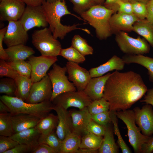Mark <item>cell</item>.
Instances as JSON below:
<instances>
[{"label":"cell","mask_w":153,"mask_h":153,"mask_svg":"<svg viewBox=\"0 0 153 153\" xmlns=\"http://www.w3.org/2000/svg\"><path fill=\"white\" fill-rule=\"evenodd\" d=\"M27 61L31 67V78L33 83L41 80L47 74L50 67L58 61L57 57L31 56Z\"/></svg>","instance_id":"7c38bea8"},{"label":"cell","mask_w":153,"mask_h":153,"mask_svg":"<svg viewBox=\"0 0 153 153\" xmlns=\"http://www.w3.org/2000/svg\"><path fill=\"white\" fill-rule=\"evenodd\" d=\"M10 113V110L8 106L0 100V114Z\"/></svg>","instance_id":"9f6ffc18"},{"label":"cell","mask_w":153,"mask_h":153,"mask_svg":"<svg viewBox=\"0 0 153 153\" xmlns=\"http://www.w3.org/2000/svg\"><path fill=\"white\" fill-rule=\"evenodd\" d=\"M71 46L84 56L92 55L94 52L92 47L79 35H75L74 36L72 40Z\"/></svg>","instance_id":"1f68e13d"},{"label":"cell","mask_w":153,"mask_h":153,"mask_svg":"<svg viewBox=\"0 0 153 153\" xmlns=\"http://www.w3.org/2000/svg\"><path fill=\"white\" fill-rule=\"evenodd\" d=\"M46 1L49 3H54L58 1H63L65 0H45Z\"/></svg>","instance_id":"94428289"},{"label":"cell","mask_w":153,"mask_h":153,"mask_svg":"<svg viewBox=\"0 0 153 153\" xmlns=\"http://www.w3.org/2000/svg\"><path fill=\"white\" fill-rule=\"evenodd\" d=\"M153 152V137H151L148 141L144 144L142 148V153Z\"/></svg>","instance_id":"f5cc1de1"},{"label":"cell","mask_w":153,"mask_h":153,"mask_svg":"<svg viewBox=\"0 0 153 153\" xmlns=\"http://www.w3.org/2000/svg\"><path fill=\"white\" fill-rule=\"evenodd\" d=\"M24 3L26 5L35 6L41 5L43 0H19Z\"/></svg>","instance_id":"11a10c76"},{"label":"cell","mask_w":153,"mask_h":153,"mask_svg":"<svg viewBox=\"0 0 153 153\" xmlns=\"http://www.w3.org/2000/svg\"><path fill=\"white\" fill-rule=\"evenodd\" d=\"M29 39V35L19 20L8 22L3 42L7 47L24 44Z\"/></svg>","instance_id":"4fadbf2b"},{"label":"cell","mask_w":153,"mask_h":153,"mask_svg":"<svg viewBox=\"0 0 153 153\" xmlns=\"http://www.w3.org/2000/svg\"><path fill=\"white\" fill-rule=\"evenodd\" d=\"M146 5L147 14L146 19L153 25V0H150Z\"/></svg>","instance_id":"816d5d0a"},{"label":"cell","mask_w":153,"mask_h":153,"mask_svg":"<svg viewBox=\"0 0 153 153\" xmlns=\"http://www.w3.org/2000/svg\"><path fill=\"white\" fill-rule=\"evenodd\" d=\"M103 139L102 137L97 136L88 132L82 137L79 148L98 151Z\"/></svg>","instance_id":"4dcf8cb0"},{"label":"cell","mask_w":153,"mask_h":153,"mask_svg":"<svg viewBox=\"0 0 153 153\" xmlns=\"http://www.w3.org/2000/svg\"><path fill=\"white\" fill-rule=\"evenodd\" d=\"M139 20L133 14L115 13L112 15L110 20L112 33H116L120 31H133L134 24Z\"/></svg>","instance_id":"e0dca14e"},{"label":"cell","mask_w":153,"mask_h":153,"mask_svg":"<svg viewBox=\"0 0 153 153\" xmlns=\"http://www.w3.org/2000/svg\"><path fill=\"white\" fill-rule=\"evenodd\" d=\"M7 26L0 30V58L7 61L8 56L3 48V38L5 34Z\"/></svg>","instance_id":"7dc6e473"},{"label":"cell","mask_w":153,"mask_h":153,"mask_svg":"<svg viewBox=\"0 0 153 153\" xmlns=\"http://www.w3.org/2000/svg\"><path fill=\"white\" fill-rule=\"evenodd\" d=\"M125 64L136 63L148 70L150 81L153 83V58L143 55H126L122 58Z\"/></svg>","instance_id":"d4e9b609"},{"label":"cell","mask_w":153,"mask_h":153,"mask_svg":"<svg viewBox=\"0 0 153 153\" xmlns=\"http://www.w3.org/2000/svg\"><path fill=\"white\" fill-rule=\"evenodd\" d=\"M0 99L8 107L11 115L25 114L42 119L54 109V105L50 101L32 104L26 102L16 97L5 95L1 96Z\"/></svg>","instance_id":"277c9868"},{"label":"cell","mask_w":153,"mask_h":153,"mask_svg":"<svg viewBox=\"0 0 153 153\" xmlns=\"http://www.w3.org/2000/svg\"><path fill=\"white\" fill-rule=\"evenodd\" d=\"M14 133L10 113H0V135L10 137Z\"/></svg>","instance_id":"d6a6232c"},{"label":"cell","mask_w":153,"mask_h":153,"mask_svg":"<svg viewBox=\"0 0 153 153\" xmlns=\"http://www.w3.org/2000/svg\"><path fill=\"white\" fill-rule=\"evenodd\" d=\"M91 118L95 122L104 126L111 122L109 110L92 115Z\"/></svg>","instance_id":"ee69618b"},{"label":"cell","mask_w":153,"mask_h":153,"mask_svg":"<svg viewBox=\"0 0 153 153\" xmlns=\"http://www.w3.org/2000/svg\"><path fill=\"white\" fill-rule=\"evenodd\" d=\"M121 1H130L129 0H105L103 5L107 8L113 10L114 13L117 12L118 3Z\"/></svg>","instance_id":"f907efd6"},{"label":"cell","mask_w":153,"mask_h":153,"mask_svg":"<svg viewBox=\"0 0 153 153\" xmlns=\"http://www.w3.org/2000/svg\"><path fill=\"white\" fill-rule=\"evenodd\" d=\"M72 122V132L82 137L88 132V126L92 120V115L87 108L69 111Z\"/></svg>","instance_id":"ac0fdd59"},{"label":"cell","mask_w":153,"mask_h":153,"mask_svg":"<svg viewBox=\"0 0 153 153\" xmlns=\"http://www.w3.org/2000/svg\"><path fill=\"white\" fill-rule=\"evenodd\" d=\"M133 31L143 37L153 48V25L146 19L139 20L133 25Z\"/></svg>","instance_id":"4316f807"},{"label":"cell","mask_w":153,"mask_h":153,"mask_svg":"<svg viewBox=\"0 0 153 153\" xmlns=\"http://www.w3.org/2000/svg\"><path fill=\"white\" fill-rule=\"evenodd\" d=\"M66 67H61L56 63L47 75L51 82L52 92L50 99L51 102L58 95L66 92L76 91V89L72 82L66 75Z\"/></svg>","instance_id":"ba28073f"},{"label":"cell","mask_w":153,"mask_h":153,"mask_svg":"<svg viewBox=\"0 0 153 153\" xmlns=\"http://www.w3.org/2000/svg\"><path fill=\"white\" fill-rule=\"evenodd\" d=\"M31 153H57L53 148L44 144H40Z\"/></svg>","instance_id":"681fc988"},{"label":"cell","mask_w":153,"mask_h":153,"mask_svg":"<svg viewBox=\"0 0 153 153\" xmlns=\"http://www.w3.org/2000/svg\"><path fill=\"white\" fill-rule=\"evenodd\" d=\"M19 20L27 31L34 27H46L48 25L41 5L35 6L26 5Z\"/></svg>","instance_id":"30bf717a"},{"label":"cell","mask_w":153,"mask_h":153,"mask_svg":"<svg viewBox=\"0 0 153 153\" xmlns=\"http://www.w3.org/2000/svg\"><path fill=\"white\" fill-rule=\"evenodd\" d=\"M81 139V136L72 132L61 141L60 153H77Z\"/></svg>","instance_id":"83f0119b"},{"label":"cell","mask_w":153,"mask_h":153,"mask_svg":"<svg viewBox=\"0 0 153 153\" xmlns=\"http://www.w3.org/2000/svg\"><path fill=\"white\" fill-rule=\"evenodd\" d=\"M105 126H101L91 120L87 127L88 132L99 136L102 137L104 134Z\"/></svg>","instance_id":"f6af8a7d"},{"label":"cell","mask_w":153,"mask_h":153,"mask_svg":"<svg viewBox=\"0 0 153 153\" xmlns=\"http://www.w3.org/2000/svg\"><path fill=\"white\" fill-rule=\"evenodd\" d=\"M97 152H98V150L86 148H79L77 153H95Z\"/></svg>","instance_id":"6f0895ef"},{"label":"cell","mask_w":153,"mask_h":153,"mask_svg":"<svg viewBox=\"0 0 153 153\" xmlns=\"http://www.w3.org/2000/svg\"><path fill=\"white\" fill-rule=\"evenodd\" d=\"M26 4L19 0H2L0 3V19L2 21L19 20Z\"/></svg>","instance_id":"9a60e30c"},{"label":"cell","mask_w":153,"mask_h":153,"mask_svg":"<svg viewBox=\"0 0 153 153\" xmlns=\"http://www.w3.org/2000/svg\"><path fill=\"white\" fill-rule=\"evenodd\" d=\"M19 143L10 137L0 135V153H4Z\"/></svg>","instance_id":"7bdbcfd3"},{"label":"cell","mask_w":153,"mask_h":153,"mask_svg":"<svg viewBox=\"0 0 153 153\" xmlns=\"http://www.w3.org/2000/svg\"><path fill=\"white\" fill-rule=\"evenodd\" d=\"M148 90L139 74L116 71L107 80L103 97L109 103V110L116 112L129 109Z\"/></svg>","instance_id":"6da1fadb"},{"label":"cell","mask_w":153,"mask_h":153,"mask_svg":"<svg viewBox=\"0 0 153 153\" xmlns=\"http://www.w3.org/2000/svg\"><path fill=\"white\" fill-rule=\"evenodd\" d=\"M58 121L57 115L49 113L41 119L37 127L41 134L47 135L56 131Z\"/></svg>","instance_id":"f1b7e54d"},{"label":"cell","mask_w":153,"mask_h":153,"mask_svg":"<svg viewBox=\"0 0 153 153\" xmlns=\"http://www.w3.org/2000/svg\"><path fill=\"white\" fill-rule=\"evenodd\" d=\"M59 56L66 59L68 61L78 64L83 63L86 60L85 56L72 46L66 48H62Z\"/></svg>","instance_id":"836d02e7"},{"label":"cell","mask_w":153,"mask_h":153,"mask_svg":"<svg viewBox=\"0 0 153 153\" xmlns=\"http://www.w3.org/2000/svg\"><path fill=\"white\" fill-rule=\"evenodd\" d=\"M115 39L120 50L127 55H143L150 52V45L145 39L133 38L125 31L116 33Z\"/></svg>","instance_id":"52a82bcc"},{"label":"cell","mask_w":153,"mask_h":153,"mask_svg":"<svg viewBox=\"0 0 153 153\" xmlns=\"http://www.w3.org/2000/svg\"><path fill=\"white\" fill-rule=\"evenodd\" d=\"M87 109L90 113L94 115L109 110V103L103 97L93 100L88 105Z\"/></svg>","instance_id":"f35d334b"},{"label":"cell","mask_w":153,"mask_h":153,"mask_svg":"<svg viewBox=\"0 0 153 153\" xmlns=\"http://www.w3.org/2000/svg\"><path fill=\"white\" fill-rule=\"evenodd\" d=\"M41 5L49 26V28L55 38L63 39L69 33L78 29L90 34L88 29L78 27L79 24L68 26L63 25L61 23L62 17L67 14L72 15L79 20H84L82 18L71 13L69 10L65 0L49 3L43 0Z\"/></svg>","instance_id":"7a4b0ae2"},{"label":"cell","mask_w":153,"mask_h":153,"mask_svg":"<svg viewBox=\"0 0 153 153\" xmlns=\"http://www.w3.org/2000/svg\"><path fill=\"white\" fill-rule=\"evenodd\" d=\"M65 67L69 80L72 82L76 90L84 91L91 78L89 71L78 63L68 61Z\"/></svg>","instance_id":"5bb4252c"},{"label":"cell","mask_w":153,"mask_h":153,"mask_svg":"<svg viewBox=\"0 0 153 153\" xmlns=\"http://www.w3.org/2000/svg\"><path fill=\"white\" fill-rule=\"evenodd\" d=\"M7 62L19 75L30 78L31 67L27 61L19 60Z\"/></svg>","instance_id":"74e56055"},{"label":"cell","mask_w":153,"mask_h":153,"mask_svg":"<svg viewBox=\"0 0 153 153\" xmlns=\"http://www.w3.org/2000/svg\"><path fill=\"white\" fill-rule=\"evenodd\" d=\"M31 150L27 145L19 144L14 147L8 150L4 153H31Z\"/></svg>","instance_id":"c3c4849f"},{"label":"cell","mask_w":153,"mask_h":153,"mask_svg":"<svg viewBox=\"0 0 153 153\" xmlns=\"http://www.w3.org/2000/svg\"><path fill=\"white\" fill-rule=\"evenodd\" d=\"M133 110L136 123L142 134L148 136L153 135V109L151 105L146 104L141 109L137 107Z\"/></svg>","instance_id":"2e32d148"},{"label":"cell","mask_w":153,"mask_h":153,"mask_svg":"<svg viewBox=\"0 0 153 153\" xmlns=\"http://www.w3.org/2000/svg\"><path fill=\"white\" fill-rule=\"evenodd\" d=\"M117 117L121 120L126 126L129 141L136 153H141L143 145L151 138L143 135L136 125L133 110L127 109L115 112Z\"/></svg>","instance_id":"8992f818"},{"label":"cell","mask_w":153,"mask_h":153,"mask_svg":"<svg viewBox=\"0 0 153 153\" xmlns=\"http://www.w3.org/2000/svg\"><path fill=\"white\" fill-rule=\"evenodd\" d=\"M133 13L139 19H146L147 14L146 4L137 1H131Z\"/></svg>","instance_id":"b9f144b4"},{"label":"cell","mask_w":153,"mask_h":153,"mask_svg":"<svg viewBox=\"0 0 153 153\" xmlns=\"http://www.w3.org/2000/svg\"><path fill=\"white\" fill-rule=\"evenodd\" d=\"M118 6L117 12L127 14H133L132 4L130 1H121L118 3Z\"/></svg>","instance_id":"bcb514c9"},{"label":"cell","mask_w":153,"mask_h":153,"mask_svg":"<svg viewBox=\"0 0 153 153\" xmlns=\"http://www.w3.org/2000/svg\"><path fill=\"white\" fill-rule=\"evenodd\" d=\"M92 101L84 91H71L57 96L52 101L54 105L67 110L70 107L82 110L87 108Z\"/></svg>","instance_id":"9c48e42d"},{"label":"cell","mask_w":153,"mask_h":153,"mask_svg":"<svg viewBox=\"0 0 153 153\" xmlns=\"http://www.w3.org/2000/svg\"><path fill=\"white\" fill-rule=\"evenodd\" d=\"M109 124L105 126L103 138L98 150L99 153L118 152V146L115 142L113 130Z\"/></svg>","instance_id":"484cf974"},{"label":"cell","mask_w":153,"mask_h":153,"mask_svg":"<svg viewBox=\"0 0 153 153\" xmlns=\"http://www.w3.org/2000/svg\"><path fill=\"white\" fill-rule=\"evenodd\" d=\"M17 85L15 80L6 77L0 80V93L11 97H16Z\"/></svg>","instance_id":"d590c367"},{"label":"cell","mask_w":153,"mask_h":153,"mask_svg":"<svg viewBox=\"0 0 153 153\" xmlns=\"http://www.w3.org/2000/svg\"><path fill=\"white\" fill-rule=\"evenodd\" d=\"M73 4V10L81 15L97 5L94 0H69Z\"/></svg>","instance_id":"ab89813d"},{"label":"cell","mask_w":153,"mask_h":153,"mask_svg":"<svg viewBox=\"0 0 153 153\" xmlns=\"http://www.w3.org/2000/svg\"><path fill=\"white\" fill-rule=\"evenodd\" d=\"M54 110L56 112L59 120L56 133L61 141L72 132L71 117L69 111L61 107L54 105Z\"/></svg>","instance_id":"d6986e66"},{"label":"cell","mask_w":153,"mask_h":153,"mask_svg":"<svg viewBox=\"0 0 153 153\" xmlns=\"http://www.w3.org/2000/svg\"><path fill=\"white\" fill-rule=\"evenodd\" d=\"M11 115L14 133L37 126L41 119L36 116L25 114Z\"/></svg>","instance_id":"603a6c76"},{"label":"cell","mask_w":153,"mask_h":153,"mask_svg":"<svg viewBox=\"0 0 153 153\" xmlns=\"http://www.w3.org/2000/svg\"><path fill=\"white\" fill-rule=\"evenodd\" d=\"M125 64L122 58L115 55L103 64L91 68L89 71L91 78L99 77L114 70H122L124 69Z\"/></svg>","instance_id":"7402d4cb"},{"label":"cell","mask_w":153,"mask_h":153,"mask_svg":"<svg viewBox=\"0 0 153 153\" xmlns=\"http://www.w3.org/2000/svg\"><path fill=\"white\" fill-rule=\"evenodd\" d=\"M17 85L16 97L25 101L33 84L31 78L19 75L15 80Z\"/></svg>","instance_id":"f546056e"},{"label":"cell","mask_w":153,"mask_h":153,"mask_svg":"<svg viewBox=\"0 0 153 153\" xmlns=\"http://www.w3.org/2000/svg\"><path fill=\"white\" fill-rule=\"evenodd\" d=\"M111 74L90 78L84 91L92 101L103 97L106 82Z\"/></svg>","instance_id":"44dd1931"},{"label":"cell","mask_w":153,"mask_h":153,"mask_svg":"<svg viewBox=\"0 0 153 153\" xmlns=\"http://www.w3.org/2000/svg\"><path fill=\"white\" fill-rule=\"evenodd\" d=\"M41 134L36 126L15 133L10 137L19 144L27 145L32 152L39 144V140Z\"/></svg>","instance_id":"ffe728a7"},{"label":"cell","mask_w":153,"mask_h":153,"mask_svg":"<svg viewBox=\"0 0 153 153\" xmlns=\"http://www.w3.org/2000/svg\"><path fill=\"white\" fill-rule=\"evenodd\" d=\"M2 0H0V1H1Z\"/></svg>","instance_id":"6125c7cd"},{"label":"cell","mask_w":153,"mask_h":153,"mask_svg":"<svg viewBox=\"0 0 153 153\" xmlns=\"http://www.w3.org/2000/svg\"><path fill=\"white\" fill-rule=\"evenodd\" d=\"M97 5H101L104 3L105 0H94Z\"/></svg>","instance_id":"91938a15"},{"label":"cell","mask_w":153,"mask_h":153,"mask_svg":"<svg viewBox=\"0 0 153 153\" xmlns=\"http://www.w3.org/2000/svg\"><path fill=\"white\" fill-rule=\"evenodd\" d=\"M20 75L5 60H0V77L12 78L15 80Z\"/></svg>","instance_id":"60d3db41"},{"label":"cell","mask_w":153,"mask_h":153,"mask_svg":"<svg viewBox=\"0 0 153 153\" xmlns=\"http://www.w3.org/2000/svg\"></svg>","instance_id":"be15d7a7"},{"label":"cell","mask_w":153,"mask_h":153,"mask_svg":"<svg viewBox=\"0 0 153 153\" xmlns=\"http://www.w3.org/2000/svg\"><path fill=\"white\" fill-rule=\"evenodd\" d=\"M52 92V83L47 74L39 81L33 83L26 102L36 104L50 101Z\"/></svg>","instance_id":"8fae6325"},{"label":"cell","mask_w":153,"mask_h":153,"mask_svg":"<svg viewBox=\"0 0 153 153\" xmlns=\"http://www.w3.org/2000/svg\"><path fill=\"white\" fill-rule=\"evenodd\" d=\"M114 11L101 5H96L80 15L84 21L94 28L99 39H106L111 35L110 20Z\"/></svg>","instance_id":"3957f363"},{"label":"cell","mask_w":153,"mask_h":153,"mask_svg":"<svg viewBox=\"0 0 153 153\" xmlns=\"http://www.w3.org/2000/svg\"><path fill=\"white\" fill-rule=\"evenodd\" d=\"M109 111L111 121L113 125L114 132L117 136L118 143L122 152L131 153V151L124 141L120 133L118 125L117 117L115 113L116 112L110 111Z\"/></svg>","instance_id":"8d00e7d4"},{"label":"cell","mask_w":153,"mask_h":153,"mask_svg":"<svg viewBox=\"0 0 153 153\" xmlns=\"http://www.w3.org/2000/svg\"><path fill=\"white\" fill-rule=\"evenodd\" d=\"M130 0V1H137V2L143 3L146 4L150 1V0Z\"/></svg>","instance_id":"680465c9"},{"label":"cell","mask_w":153,"mask_h":153,"mask_svg":"<svg viewBox=\"0 0 153 153\" xmlns=\"http://www.w3.org/2000/svg\"><path fill=\"white\" fill-rule=\"evenodd\" d=\"M5 50L8 57L7 62L25 60L35 52L32 48L22 44L7 47Z\"/></svg>","instance_id":"cb8c5ba5"},{"label":"cell","mask_w":153,"mask_h":153,"mask_svg":"<svg viewBox=\"0 0 153 153\" xmlns=\"http://www.w3.org/2000/svg\"><path fill=\"white\" fill-rule=\"evenodd\" d=\"M141 101L153 106V88L148 89L143 99Z\"/></svg>","instance_id":"db71d44e"},{"label":"cell","mask_w":153,"mask_h":153,"mask_svg":"<svg viewBox=\"0 0 153 153\" xmlns=\"http://www.w3.org/2000/svg\"><path fill=\"white\" fill-rule=\"evenodd\" d=\"M32 43L43 56L57 57L62 49L60 42L49 27L35 30L32 35Z\"/></svg>","instance_id":"5b68a950"},{"label":"cell","mask_w":153,"mask_h":153,"mask_svg":"<svg viewBox=\"0 0 153 153\" xmlns=\"http://www.w3.org/2000/svg\"><path fill=\"white\" fill-rule=\"evenodd\" d=\"M61 141L58 136L56 131L47 135L41 134L39 137V144H46L60 153Z\"/></svg>","instance_id":"e575fe53"}]
</instances>
